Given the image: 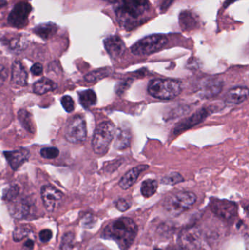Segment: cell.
<instances>
[{"instance_id":"6da1fadb","label":"cell","mask_w":249,"mask_h":250,"mask_svg":"<svg viewBox=\"0 0 249 250\" xmlns=\"http://www.w3.org/2000/svg\"><path fill=\"white\" fill-rule=\"evenodd\" d=\"M137 231V225L132 219L122 217L109 223L104 229L102 237L114 241L120 249L127 250L134 242Z\"/></svg>"},{"instance_id":"7a4b0ae2","label":"cell","mask_w":249,"mask_h":250,"mask_svg":"<svg viewBox=\"0 0 249 250\" xmlns=\"http://www.w3.org/2000/svg\"><path fill=\"white\" fill-rule=\"evenodd\" d=\"M121 6L115 10L120 24L134 27L137 20L150 8L149 0H119Z\"/></svg>"},{"instance_id":"3957f363","label":"cell","mask_w":249,"mask_h":250,"mask_svg":"<svg viewBox=\"0 0 249 250\" xmlns=\"http://www.w3.org/2000/svg\"><path fill=\"white\" fill-rule=\"evenodd\" d=\"M182 87L178 81L173 79H153L149 82L148 92L156 99L169 101L181 93Z\"/></svg>"},{"instance_id":"277c9868","label":"cell","mask_w":249,"mask_h":250,"mask_svg":"<svg viewBox=\"0 0 249 250\" xmlns=\"http://www.w3.org/2000/svg\"><path fill=\"white\" fill-rule=\"evenodd\" d=\"M197 201L195 194L191 192H179L167 197L163 207L168 214L177 217L190 209Z\"/></svg>"},{"instance_id":"5b68a950","label":"cell","mask_w":249,"mask_h":250,"mask_svg":"<svg viewBox=\"0 0 249 250\" xmlns=\"http://www.w3.org/2000/svg\"><path fill=\"white\" fill-rule=\"evenodd\" d=\"M115 125L111 122H104L96 126L92 139V148L98 155H105L115 137Z\"/></svg>"},{"instance_id":"8992f818","label":"cell","mask_w":249,"mask_h":250,"mask_svg":"<svg viewBox=\"0 0 249 250\" xmlns=\"http://www.w3.org/2000/svg\"><path fill=\"white\" fill-rule=\"evenodd\" d=\"M168 43V38L163 35H152L140 40L131 47L134 55H150L160 51Z\"/></svg>"},{"instance_id":"52a82bcc","label":"cell","mask_w":249,"mask_h":250,"mask_svg":"<svg viewBox=\"0 0 249 250\" xmlns=\"http://www.w3.org/2000/svg\"><path fill=\"white\" fill-rule=\"evenodd\" d=\"M64 136L69 142L79 144L86 141L87 128L84 118L81 116H75L67 123Z\"/></svg>"},{"instance_id":"ba28073f","label":"cell","mask_w":249,"mask_h":250,"mask_svg":"<svg viewBox=\"0 0 249 250\" xmlns=\"http://www.w3.org/2000/svg\"><path fill=\"white\" fill-rule=\"evenodd\" d=\"M178 243L183 250H204V242L201 233L196 227L184 229L178 238Z\"/></svg>"},{"instance_id":"9c48e42d","label":"cell","mask_w":249,"mask_h":250,"mask_svg":"<svg viewBox=\"0 0 249 250\" xmlns=\"http://www.w3.org/2000/svg\"><path fill=\"white\" fill-rule=\"evenodd\" d=\"M32 10V6L26 1L17 3L10 12L8 23L13 27L21 29L27 25L28 17Z\"/></svg>"},{"instance_id":"30bf717a","label":"cell","mask_w":249,"mask_h":250,"mask_svg":"<svg viewBox=\"0 0 249 250\" xmlns=\"http://www.w3.org/2000/svg\"><path fill=\"white\" fill-rule=\"evenodd\" d=\"M210 208L214 214L224 220H231L238 214V205L227 200L212 199Z\"/></svg>"},{"instance_id":"8fae6325","label":"cell","mask_w":249,"mask_h":250,"mask_svg":"<svg viewBox=\"0 0 249 250\" xmlns=\"http://www.w3.org/2000/svg\"><path fill=\"white\" fill-rule=\"evenodd\" d=\"M41 198L45 209L49 212H54L61 204L63 194L54 187L45 185L41 188Z\"/></svg>"},{"instance_id":"7c38bea8","label":"cell","mask_w":249,"mask_h":250,"mask_svg":"<svg viewBox=\"0 0 249 250\" xmlns=\"http://www.w3.org/2000/svg\"><path fill=\"white\" fill-rule=\"evenodd\" d=\"M209 114H210V111L208 108H202V109L199 110L191 117H188L178 123L174 128L173 133L175 135H178V134H181V132L193 127L195 125L200 124L209 117Z\"/></svg>"},{"instance_id":"4fadbf2b","label":"cell","mask_w":249,"mask_h":250,"mask_svg":"<svg viewBox=\"0 0 249 250\" xmlns=\"http://www.w3.org/2000/svg\"><path fill=\"white\" fill-rule=\"evenodd\" d=\"M105 50L111 58L118 59L122 57L126 51L124 41L116 35L108 37L104 41Z\"/></svg>"},{"instance_id":"5bb4252c","label":"cell","mask_w":249,"mask_h":250,"mask_svg":"<svg viewBox=\"0 0 249 250\" xmlns=\"http://www.w3.org/2000/svg\"><path fill=\"white\" fill-rule=\"evenodd\" d=\"M4 157L8 162L11 168L13 170H18L23 163L29 160V151L24 148L11 151H4Z\"/></svg>"},{"instance_id":"9a60e30c","label":"cell","mask_w":249,"mask_h":250,"mask_svg":"<svg viewBox=\"0 0 249 250\" xmlns=\"http://www.w3.org/2000/svg\"><path fill=\"white\" fill-rule=\"evenodd\" d=\"M223 83L218 79H210L204 81L200 88V95L203 98H210L220 93Z\"/></svg>"},{"instance_id":"2e32d148","label":"cell","mask_w":249,"mask_h":250,"mask_svg":"<svg viewBox=\"0 0 249 250\" xmlns=\"http://www.w3.org/2000/svg\"><path fill=\"white\" fill-rule=\"evenodd\" d=\"M149 167V166L147 165H141V166L134 167L128 173H126L119 182V186L121 187V189H124V190L130 189L137 182V179L141 173L148 170Z\"/></svg>"},{"instance_id":"e0dca14e","label":"cell","mask_w":249,"mask_h":250,"mask_svg":"<svg viewBox=\"0 0 249 250\" xmlns=\"http://www.w3.org/2000/svg\"><path fill=\"white\" fill-rule=\"evenodd\" d=\"M11 82L19 86H26L28 83V73L20 61H15L12 66Z\"/></svg>"},{"instance_id":"ac0fdd59","label":"cell","mask_w":249,"mask_h":250,"mask_svg":"<svg viewBox=\"0 0 249 250\" xmlns=\"http://www.w3.org/2000/svg\"><path fill=\"white\" fill-rule=\"evenodd\" d=\"M249 89L247 87H235L231 89L225 95V102L228 104H240L248 98Z\"/></svg>"},{"instance_id":"d6986e66","label":"cell","mask_w":249,"mask_h":250,"mask_svg":"<svg viewBox=\"0 0 249 250\" xmlns=\"http://www.w3.org/2000/svg\"><path fill=\"white\" fill-rule=\"evenodd\" d=\"M115 135L114 147L118 150H123L130 146L131 142V132L127 129L120 128Z\"/></svg>"},{"instance_id":"ffe728a7","label":"cell","mask_w":249,"mask_h":250,"mask_svg":"<svg viewBox=\"0 0 249 250\" xmlns=\"http://www.w3.org/2000/svg\"><path fill=\"white\" fill-rule=\"evenodd\" d=\"M57 84L51 79L43 78L35 82L33 85V92L37 95H42L55 90Z\"/></svg>"},{"instance_id":"44dd1931","label":"cell","mask_w":249,"mask_h":250,"mask_svg":"<svg viewBox=\"0 0 249 250\" xmlns=\"http://www.w3.org/2000/svg\"><path fill=\"white\" fill-rule=\"evenodd\" d=\"M57 25L52 23H43L39 24L34 29V32L38 36L42 38V39H49L51 37L55 35L57 31Z\"/></svg>"},{"instance_id":"7402d4cb","label":"cell","mask_w":249,"mask_h":250,"mask_svg":"<svg viewBox=\"0 0 249 250\" xmlns=\"http://www.w3.org/2000/svg\"><path fill=\"white\" fill-rule=\"evenodd\" d=\"M180 25L183 30H191L197 26V18L190 11L182 12L179 17Z\"/></svg>"},{"instance_id":"603a6c76","label":"cell","mask_w":249,"mask_h":250,"mask_svg":"<svg viewBox=\"0 0 249 250\" xmlns=\"http://www.w3.org/2000/svg\"><path fill=\"white\" fill-rule=\"evenodd\" d=\"M30 207L25 201H19L12 206L10 214L16 219H23L29 214Z\"/></svg>"},{"instance_id":"cb8c5ba5","label":"cell","mask_w":249,"mask_h":250,"mask_svg":"<svg viewBox=\"0 0 249 250\" xmlns=\"http://www.w3.org/2000/svg\"><path fill=\"white\" fill-rule=\"evenodd\" d=\"M79 101L83 108L88 109L96 104V95L92 89L82 91L78 93Z\"/></svg>"},{"instance_id":"d4e9b609","label":"cell","mask_w":249,"mask_h":250,"mask_svg":"<svg viewBox=\"0 0 249 250\" xmlns=\"http://www.w3.org/2000/svg\"><path fill=\"white\" fill-rule=\"evenodd\" d=\"M18 117L23 127L28 132L34 133L35 131V126L34 125L33 119L32 115L26 110H20L18 113Z\"/></svg>"},{"instance_id":"484cf974","label":"cell","mask_w":249,"mask_h":250,"mask_svg":"<svg viewBox=\"0 0 249 250\" xmlns=\"http://www.w3.org/2000/svg\"><path fill=\"white\" fill-rule=\"evenodd\" d=\"M157 189L158 183L156 180L147 179L142 183L140 191H141L142 195L144 198H149L156 193Z\"/></svg>"},{"instance_id":"4316f807","label":"cell","mask_w":249,"mask_h":250,"mask_svg":"<svg viewBox=\"0 0 249 250\" xmlns=\"http://www.w3.org/2000/svg\"><path fill=\"white\" fill-rule=\"evenodd\" d=\"M111 73V69L106 67V68L99 69L97 70L91 72L89 74L85 76V80L88 82H95L96 81L100 80L103 78L109 76Z\"/></svg>"},{"instance_id":"83f0119b","label":"cell","mask_w":249,"mask_h":250,"mask_svg":"<svg viewBox=\"0 0 249 250\" xmlns=\"http://www.w3.org/2000/svg\"><path fill=\"white\" fill-rule=\"evenodd\" d=\"M183 182H184V177L177 172H172V173L167 175L161 180V182L163 185H175Z\"/></svg>"},{"instance_id":"f1b7e54d","label":"cell","mask_w":249,"mask_h":250,"mask_svg":"<svg viewBox=\"0 0 249 250\" xmlns=\"http://www.w3.org/2000/svg\"><path fill=\"white\" fill-rule=\"evenodd\" d=\"M75 236L73 233H67L61 239L60 250H72L74 247Z\"/></svg>"},{"instance_id":"f546056e","label":"cell","mask_w":249,"mask_h":250,"mask_svg":"<svg viewBox=\"0 0 249 250\" xmlns=\"http://www.w3.org/2000/svg\"><path fill=\"white\" fill-rule=\"evenodd\" d=\"M19 194V188L17 185H13L6 189L3 193V199L7 201H12L17 198Z\"/></svg>"},{"instance_id":"4dcf8cb0","label":"cell","mask_w":249,"mask_h":250,"mask_svg":"<svg viewBox=\"0 0 249 250\" xmlns=\"http://www.w3.org/2000/svg\"><path fill=\"white\" fill-rule=\"evenodd\" d=\"M30 233V229L26 227H18L13 233V239L15 242H20L25 238L27 237Z\"/></svg>"},{"instance_id":"1f68e13d","label":"cell","mask_w":249,"mask_h":250,"mask_svg":"<svg viewBox=\"0 0 249 250\" xmlns=\"http://www.w3.org/2000/svg\"><path fill=\"white\" fill-rule=\"evenodd\" d=\"M58 154H59V150L55 147H48L40 150V155L43 158L48 159V160L57 158Z\"/></svg>"},{"instance_id":"d6a6232c","label":"cell","mask_w":249,"mask_h":250,"mask_svg":"<svg viewBox=\"0 0 249 250\" xmlns=\"http://www.w3.org/2000/svg\"><path fill=\"white\" fill-rule=\"evenodd\" d=\"M61 104L67 112L71 113L74 111L75 103L71 97L68 96V95L62 97L61 99Z\"/></svg>"},{"instance_id":"836d02e7","label":"cell","mask_w":249,"mask_h":250,"mask_svg":"<svg viewBox=\"0 0 249 250\" xmlns=\"http://www.w3.org/2000/svg\"><path fill=\"white\" fill-rule=\"evenodd\" d=\"M115 207L118 211H121V212H125L127 210L130 209V207H131V203L129 202L127 200L124 199V198H121L115 203Z\"/></svg>"},{"instance_id":"e575fe53","label":"cell","mask_w":249,"mask_h":250,"mask_svg":"<svg viewBox=\"0 0 249 250\" xmlns=\"http://www.w3.org/2000/svg\"><path fill=\"white\" fill-rule=\"evenodd\" d=\"M53 237L52 231L49 229H44V230H41L39 233V238L40 239L41 242L43 243H46V242H49Z\"/></svg>"},{"instance_id":"d590c367","label":"cell","mask_w":249,"mask_h":250,"mask_svg":"<svg viewBox=\"0 0 249 250\" xmlns=\"http://www.w3.org/2000/svg\"><path fill=\"white\" fill-rule=\"evenodd\" d=\"M10 47L12 50H23L24 48V42L19 38H16L10 41Z\"/></svg>"},{"instance_id":"8d00e7d4","label":"cell","mask_w":249,"mask_h":250,"mask_svg":"<svg viewBox=\"0 0 249 250\" xmlns=\"http://www.w3.org/2000/svg\"><path fill=\"white\" fill-rule=\"evenodd\" d=\"M31 72L35 76H40L43 72V67L40 63H35L31 67Z\"/></svg>"},{"instance_id":"74e56055","label":"cell","mask_w":249,"mask_h":250,"mask_svg":"<svg viewBox=\"0 0 249 250\" xmlns=\"http://www.w3.org/2000/svg\"><path fill=\"white\" fill-rule=\"evenodd\" d=\"M7 78V70L4 66L0 64V86H2Z\"/></svg>"},{"instance_id":"f35d334b","label":"cell","mask_w":249,"mask_h":250,"mask_svg":"<svg viewBox=\"0 0 249 250\" xmlns=\"http://www.w3.org/2000/svg\"><path fill=\"white\" fill-rule=\"evenodd\" d=\"M34 246H35V243H34L33 241L29 239V240L25 242L23 248H24V249L26 250H33Z\"/></svg>"},{"instance_id":"ab89813d","label":"cell","mask_w":249,"mask_h":250,"mask_svg":"<svg viewBox=\"0 0 249 250\" xmlns=\"http://www.w3.org/2000/svg\"><path fill=\"white\" fill-rule=\"evenodd\" d=\"M89 250H106L104 249V248H102V247L96 246V247H94V248H91V249Z\"/></svg>"},{"instance_id":"60d3db41","label":"cell","mask_w":249,"mask_h":250,"mask_svg":"<svg viewBox=\"0 0 249 250\" xmlns=\"http://www.w3.org/2000/svg\"><path fill=\"white\" fill-rule=\"evenodd\" d=\"M6 4H7V1H6V0H0V8L4 7Z\"/></svg>"},{"instance_id":"b9f144b4","label":"cell","mask_w":249,"mask_h":250,"mask_svg":"<svg viewBox=\"0 0 249 250\" xmlns=\"http://www.w3.org/2000/svg\"><path fill=\"white\" fill-rule=\"evenodd\" d=\"M236 1V0H228L227 2H225V7H228V5L231 4V3H233L234 1Z\"/></svg>"},{"instance_id":"7bdbcfd3","label":"cell","mask_w":249,"mask_h":250,"mask_svg":"<svg viewBox=\"0 0 249 250\" xmlns=\"http://www.w3.org/2000/svg\"><path fill=\"white\" fill-rule=\"evenodd\" d=\"M104 1H108L110 3H117L119 0H104Z\"/></svg>"},{"instance_id":"ee69618b","label":"cell","mask_w":249,"mask_h":250,"mask_svg":"<svg viewBox=\"0 0 249 250\" xmlns=\"http://www.w3.org/2000/svg\"><path fill=\"white\" fill-rule=\"evenodd\" d=\"M171 250H183L181 249V248H180V247H178V248H172V249H171Z\"/></svg>"},{"instance_id":"f6af8a7d","label":"cell","mask_w":249,"mask_h":250,"mask_svg":"<svg viewBox=\"0 0 249 250\" xmlns=\"http://www.w3.org/2000/svg\"><path fill=\"white\" fill-rule=\"evenodd\" d=\"M153 250H162V249H159V248H156V249H154Z\"/></svg>"}]
</instances>
